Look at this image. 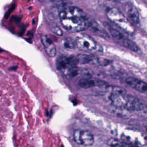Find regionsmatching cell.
Instances as JSON below:
<instances>
[{"instance_id": "cell-15", "label": "cell", "mask_w": 147, "mask_h": 147, "mask_svg": "<svg viewBox=\"0 0 147 147\" xmlns=\"http://www.w3.org/2000/svg\"><path fill=\"white\" fill-rule=\"evenodd\" d=\"M62 45L67 49H73L77 48L75 40H73L71 38H65L62 41Z\"/></svg>"}, {"instance_id": "cell-6", "label": "cell", "mask_w": 147, "mask_h": 147, "mask_svg": "<svg viewBox=\"0 0 147 147\" xmlns=\"http://www.w3.org/2000/svg\"><path fill=\"white\" fill-rule=\"evenodd\" d=\"M75 41L77 48L82 51L88 52H100L103 50L102 47L87 34H82L78 36Z\"/></svg>"}, {"instance_id": "cell-16", "label": "cell", "mask_w": 147, "mask_h": 147, "mask_svg": "<svg viewBox=\"0 0 147 147\" xmlns=\"http://www.w3.org/2000/svg\"><path fill=\"white\" fill-rule=\"evenodd\" d=\"M51 28L52 31L54 33H55L56 35H58L60 36L63 35V32H62L61 29L58 26H57V25L53 24L51 26Z\"/></svg>"}, {"instance_id": "cell-3", "label": "cell", "mask_w": 147, "mask_h": 147, "mask_svg": "<svg viewBox=\"0 0 147 147\" xmlns=\"http://www.w3.org/2000/svg\"><path fill=\"white\" fill-rule=\"evenodd\" d=\"M56 68L66 78H72L79 74L76 56L61 55L56 60Z\"/></svg>"}, {"instance_id": "cell-13", "label": "cell", "mask_w": 147, "mask_h": 147, "mask_svg": "<svg viewBox=\"0 0 147 147\" xmlns=\"http://www.w3.org/2000/svg\"><path fill=\"white\" fill-rule=\"evenodd\" d=\"M88 29H90V30H91L92 33H95L99 37L106 39L110 38V34L105 29V28H103L96 21L91 19L89 22Z\"/></svg>"}, {"instance_id": "cell-9", "label": "cell", "mask_w": 147, "mask_h": 147, "mask_svg": "<svg viewBox=\"0 0 147 147\" xmlns=\"http://www.w3.org/2000/svg\"><path fill=\"white\" fill-rule=\"evenodd\" d=\"M78 64H90L93 65H107L110 63V61L100 58L93 55L80 54L76 56Z\"/></svg>"}, {"instance_id": "cell-12", "label": "cell", "mask_w": 147, "mask_h": 147, "mask_svg": "<svg viewBox=\"0 0 147 147\" xmlns=\"http://www.w3.org/2000/svg\"><path fill=\"white\" fill-rule=\"evenodd\" d=\"M40 39L47 54L51 57H55L56 55V48L52 41L44 34L41 35Z\"/></svg>"}, {"instance_id": "cell-1", "label": "cell", "mask_w": 147, "mask_h": 147, "mask_svg": "<svg viewBox=\"0 0 147 147\" xmlns=\"http://www.w3.org/2000/svg\"><path fill=\"white\" fill-rule=\"evenodd\" d=\"M59 16L62 27L68 32H79L88 29L90 18L78 7H65Z\"/></svg>"}, {"instance_id": "cell-18", "label": "cell", "mask_w": 147, "mask_h": 147, "mask_svg": "<svg viewBox=\"0 0 147 147\" xmlns=\"http://www.w3.org/2000/svg\"><path fill=\"white\" fill-rule=\"evenodd\" d=\"M146 131H147V126H146Z\"/></svg>"}, {"instance_id": "cell-5", "label": "cell", "mask_w": 147, "mask_h": 147, "mask_svg": "<svg viewBox=\"0 0 147 147\" xmlns=\"http://www.w3.org/2000/svg\"><path fill=\"white\" fill-rule=\"evenodd\" d=\"M103 25L109 34H110L114 40L118 44L134 52H137L139 50L138 47L134 41L127 38L120 31L115 29L110 24L103 22Z\"/></svg>"}, {"instance_id": "cell-10", "label": "cell", "mask_w": 147, "mask_h": 147, "mask_svg": "<svg viewBox=\"0 0 147 147\" xmlns=\"http://www.w3.org/2000/svg\"><path fill=\"white\" fill-rule=\"evenodd\" d=\"M78 84L79 87L85 89L94 87H101L106 86V83L105 82L92 78H83L79 80Z\"/></svg>"}, {"instance_id": "cell-14", "label": "cell", "mask_w": 147, "mask_h": 147, "mask_svg": "<svg viewBox=\"0 0 147 147\" xmlns=\"http://www.w3.org/2000/svg\"><path fill=\"white\" fill-rule=\"evenodd\" d=\"M125 11L129 20L136 24L139 23V13L134 5L131 4L126 5L125 6Z\"/></svg>"}, {"instance_id": "cell-4", "label": "cell", "mask_w": 147, "mask_h": 147, "mask_svg": "<svg viewBox=\"0 0 147 147\" xmlns=\"http://www.w3.org/2000/svg\"><path fill=\"white\" fill-rule=\"evenodd\" d=\"M107 17L112 22L125 32L129 34L134 32V28L130 21L117 8H110L107 11Z\"/></svg>"}, {"instance_id": "cell-2", "label": "cell", "mask_w": 147, "mask_h": 147, "mask_svg": "<svg viewBox=\"0 0 147 147\" xmlns=\"http://www.w3.org/2000/svg\"><path fill=\"white\" fill-rule=\"evenodd\" d=\"M110 99L115 106L124 110L147 113V107L138 98L129 94L119 87H113L110 89Z\"/></svg>"}, {"instance_id": "cell-11", "label": "cell", "mask_w": 147, "mask_h": 147, "mask_svg": "<svg viewBox=\"0 0 147 147\" xmlns=\"http://www.w3.org/2000/svg\"><path fill=\"white\" fill-rule=\"evenodd\" d=\"M126 83L132 88L140 92L147 95V83L142 80L135 78H127Z\"/></svg>"}, {"instance_id": "cell-8", "label": "cell", "mask_w": 147, "mask_h": 147, "mask_svg": "<svg viewBox=\"0 0 147 147\" xmlns=\"http://www.w3.org/2000/svg\"><path fill=\"white\" fill-rule=\"evenodd\" d=\"M73 140L77 144L84 146H91L94 143V137L92 134L88 130L75 129L72 133Z\"/></svg>"}, {"instance_id": "cell-17", "label": "cell", "mask_w": 147, "mask_h": 147, "mask_svg": "<svg viewBox=\"0 0 147 147\" xmlns=\"http://www.w3.org/2000/svg\"><path fill=\"white\" fill-rule=\"evenodd\" d=\"M38 1H41V2H42V1H43L44 0H38Z\"/></svg>"}, {"instance_id": "cell-7", "label": "cell", "mask_w": 147, "mask_h": 147, "mask_svg": "<svg viewBox=\"0 0 147 147\" xmlns=\"http://www.w3.org/2000/svg\"><path fill=\"white\" fill-rule=\"evenodd\" d=\"M124 141L135 147L147 146V136L134 129H126L122 134Z\"/></svg>"}]
</instances>
